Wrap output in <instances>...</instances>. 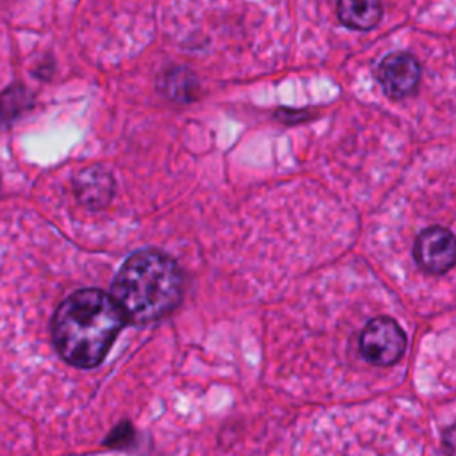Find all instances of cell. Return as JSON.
Masks as SVG:
<instances>
[{"label": "cell", "instance_id": "1", "mask_svg": "<svg viewBox=\"0 0 456 456\" xmlns=\"http://www.w3.org/2000/svg\"><path fill=\"white\" fill-rule=\"evenodd\" d=\"M125 321L110 294L98 289L77 290L55 312V347L71 365L94 367L107 354Z\"/></svg>", "mask_w": 456, "mask_h": 456}, {"label": "cell", "instance_id": "2", "mask_svg": "<svg viewBox=\"0 0 456 456\" xmlns=\"http://www.w3.org/2000/svg\"><path fill=\"white\" fill-rule=\"evenodd\" d=\"M112 299L125 319L151 322L176 308L182 299V273L175 260L155 249L130 255L112 283Z\"/></svg>", "mask_w": 456, "mask_h": 456}, {"label": "cell", "instance_id": "3", "mask_svg": "<svg viewBox=\"0 0 456 456\" xmlns=\"http://www.w3.org/2000/svg\"><path fill=\"white\" fill-rule=\"evenodd\" d=\"M404 347V331L390 317L372 319L360 337V353L374 365H390L397 362L403 356Z\"/></svg>", "mask_w": 456, "mask_h": 456}, {"label": "cell", "instance_id": "4", "mask_svg": "<svg viewBox=\"0 0 456 456\" xmlns=\"http://www.w3.org/2000/svg\"><path fill=\"white\" fill-rule=\"evenodd\" d=\"M417 264L433 274L449 271L454 264V237L447 228L431 226L424 230L413 246Z\"/></svg>", "mask_w": 456, "mask_h": 456}, {"label": "cell", "instance_id": "5", "mask_svg": "<svg viewBox=\"0 0 456 456\" xmlns=\"http://www.w3.org/2000/svg\"><path fill=\"white\" fill-rule=\"evenodd\" d=\"M378 80L390 98L411 94L420 80V66L410 53L395 52L387 55L378 66Z\"/></svg>", "mask_w": 456, "mask_h": 456}, {"label": "cell", "instance_id": "6", "mask_svg": "<svg viewBox=\"0 0 456 456\" xmlns=\"http://www.w3.org/2000/svg\"><path fill=\"white\" fill-rule=\"evenodd\" d=\"M73 185L78 201L89 208L105 207L114 192V180L110 173L100 166L82 169L77 175Z\"/></svg>", "mask_w": 456, "mask_h": 456}, {"label": "cell", "instance_id": "7", "mask_svg": "<svg viewBox=\"0 0 456 456\" xmlns=\"http://www.w3.org/2000/svg\"><path fill=\"white\" fill-rule=\"evenodd\" d=\"M381 0H338V18L353 30H370L381 18Z\"/></svg>", "mask_w": 456, "mask_h": 456}, {"label": "cell", "instance_id": "8", "mask_svg": "<svg viewBox=\"0 0 456 456\" xmlns=\"http://www.w3.org/2000/svg\"><path fill=\"white\" fill-rule=\"evenodd\" d=\"M28 105V91L25 87H11L0 96V119H11Z\"/></svg>", "mask_w": 456, "mask_h": 456}, {"label": "cell", "instance_id": "9", "mask_svg": "<svg viewBox=\"0 0 456 456\" xmlns=\"http://www.w3.org/2000/svg\"><path fill=\"white\" fill-rule=\"evenodd\" d=\"M128 428H130V426H128ZM128 428H126V426L116 428V431H114V433H112V435L109 436V440H107V442H109V444H114V445H116V444H119V442L126 440V436H128V431H130Z\"/></svg>", "mask_w": 456, "mask_h": 456}]
</instances>
